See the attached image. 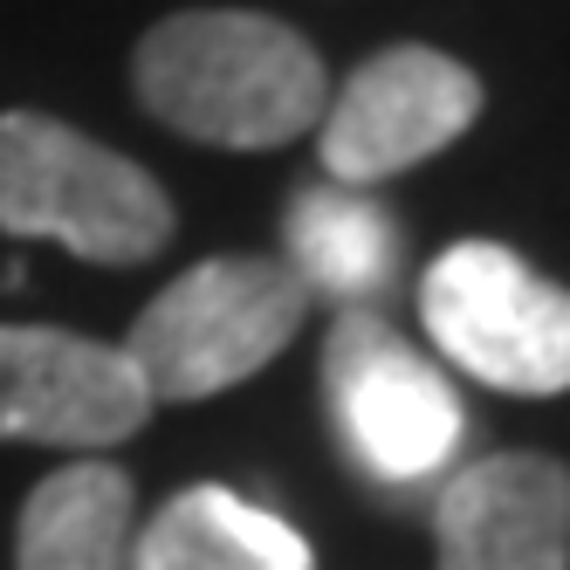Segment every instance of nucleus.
Here are the masks:
<instances>
[{"instance_id": "nucleus-2", "label": "nucleus", "mask_w": 570, "mask_h": 570, "mask_svg": "<svg viewBox=\"0 0 570 570\" xmlns=\"http://www.w3.org/2000/svg\"><path fill=\"white\" fill-rule=\"evenodd\" d=\"M309 296L268 255H214L166 282L117 344L151 405H193L268 372L303 331Z\"/></svg>"}, {"instance_id": "nucleus-4", "label": "nucleus", "mask_w": 570, "mask_h": 570, "mask_svg": "<svg viewBox=\"0 0 570 570\" xmlns=\"http://www.w3.org/2000/svg\"><path fill=\"white\" fill-rule=\"evenodd\" d=\"M420 316L468 379L515 399L570 392V289L502 240H454L420 282Z\"/></svg>"}, {"instance_id": "nucleus-3", "label": "nucleus", "mask_w": 570, "mask_h": 570, "mask_svg": "<svg viewBox=\"0 0 570 570\" xmlns=\"http://www.w3.org/2000/svg\"><path fill=\"white\" fill-rule=\"evenodd\" d=\"M0 234L131 268L173 240V199L138 158L69 131L62 117L0 110Z\"/></svg>"}, {"instance_id": "nucleus-9", "label": "nucleus", "mask_w": 570, "mask_h": 570, "mask_svg": "<svg viewBox=\"0 0 570 570\" xmlns=\"http://www.w3.org/2000/svg\"><path fill=\"white\" fill-rule=\"evenodd\" d=\"M138 488L110 461H76L35 481L14 522V570H131Z\"/></svg>"}, {"instance_id": "nucleus-6", "label": "nucleus", "mask_w": 570, "mask_h": 570, "mask_svg": "<svg viewBox=\"0 0 570 570\" xmlns=\"http://www.w3.org/2000/svg\"><path fill=\"white\" fill-rule=\"evenodd\" d=\"M481 104H488L481 76L468 62L440 56L426 42L379 49L372 62H357L344 83H331V104L316 117L323 173L351 193L399 179V173H413L420 158L468 138Z\"/></svg>"}, {"instance_id": "nucleus-10", "label": "nucleus", "mask_w": 570, "mask_h": 570, "mask_svg": "<svg viewBox=\"0 0 570 570\" xmlns=\"http://www.w3.org/2000/svg\"><path fill=\"white\" fill-rule=\"evenodd\" d=\"M131 570H316L309 543L262 502L220 481L179 488L151 522H138Z\"/></svg>"}, {"instance_id": "nucleus-7", "label": "nucleus", "mask_w": 570, "mask_h": 570, "mask_svg": "<svg viewBox=\"0 0 570 570\" xmlns=\"http://www.w3.org/2000/svg\"><path fill=\"white\" fill-rule=\"evenodd\" d=\"M151 413L158 405L117 344L49 331V323H0V440L97 454L145 433Z\"/></svg>"}, {"instance_id": "nucleus-1", "label": "nucleus", "mask_w": 570, "mask_h": 570, "mask_svg": "<svg viewBox=\"0 0 570 570\" xmlns=\"http://www.w3.org/2000/svg\"><path fill=\"white\" fill-rule=\"evenodd\" d=\"M131 90L179 138L275 151L316 131L323 104H331V69L275 14L186 8L145 28L131 56Z\"/></svg>"}, {"instance_id": "nucleus-11", "label": "nucleus", "mask_w": 570, "mask_h": 570, "mask_svg": "<svg viewBox=\"0 0 570 570\" xmlns=\"http://www.w3.org/2000/svg\"><path fill=\"white\" fill-rule=\"evenodd\" d=\"M282 240H289V268L303 296H331L337 309H372L399 268V227L385 220L379 199L351 186H309L282 214Z\"/></svg>"}, {"instance_id": "nucleus-8", "label": "nucleus", "mask_w": 570, "mask_h": 570, "mask_svg": "<svg viewBox=\"0 0 570 570\" xmlns=\"http://www.w3.org/2000/svg\"><path fill=\"white\" fill-rule=\"evenodd\" d=\"M440 570H570V468L550 454H488L433 509Z\"/></svg>"}, {"instance_id": "nucleus-5", "label": "nucleus", "mask_w": 570, "mask_h": 570, "mask_svg": "<svg viewBox=\"0 0 570 570\" xmlns=\"http://www.w3.org/2000/svg\"><path fill=\"white\" fill-rule=\"evenodd\" d=\"M323 392L337 413V440L379 481L440 474L468 433L461 399L440 379V364L420 357L372 309H337L331 344H323Z\"/></svg>"}]
</instances>
